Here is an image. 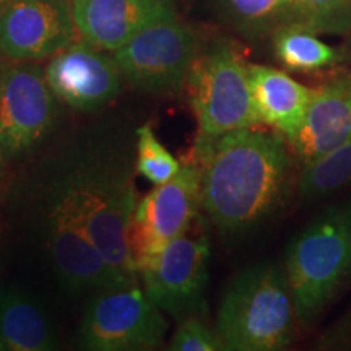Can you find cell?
<instances>
[{
	"instance_id": "cell-1",
	"label": "cell",
	"mask_w": 351,
	"mask_h": 351,
	"mask_svg": "<svg viewBox=\"0 0 351 351\" xmlns=\"http://www.w3.org/2000/svg\"><path fill=\"white\" fill-rule=\"evenodd\" d=\"M283 135L256 127L197 138L202 208L223 232H243L276 212L293 179V158Z\"/></svg>"
},
{
	"instance_id": "cell-2",
	"label": "cell",
	"mask_w": 351,
	"mask_h": 351,
	"mask_svg": "<svg viewBox=\"0 0 351 351\" xmlns=\"http://www.w3.org/2000/svg\"><path fill=\"white\" fill-rule=\"evenodd\" d=\"M296 320L285 267L267 262L231 280L219 301L215 330L228 351H280L293 341Z\"/></svg>"
},
{
	"instance_id": "cell-3",
	"label": "cell",
	"mask_w": 351,
	"mask_h": 351,
	"mask_svg": "<svg viewBox=\"0 0 351 351\" xmlns=\"http://www.w3.org/2000/svg\"><path fill=\"white\" fill-rule=\"evenodd\" d=\"M285 274L298 322L311 326L351 275V204L324 210L289 243Z\"/></svg>"
},
{
	"instance_id": "cell-4",
	"label": "cell",
	"mask_w": 351,
	"mask_h": 351,
	"mask_svg": "<svg viewBox=\"0 0 351 351\" xmlns=\"http://www.w3.org/2000/svg\"><path fill=\"white\" fill-rule=\"evenodd\" d=\"M72 197L91 239L114 270L129 278L138 274L132 262L129 226L137 195L124 163L88 156L57 176Z\"/></svg>"
},
{
	"instance_id": "cell-5",
	"label": "cell",
	"mask_w": 351,
	"mask_h": 351,
	"mask_svg": "<svg viewBox=\"0 0 351 351\" xmlns=\"http://www.w3.org/2000/svg\"><path fill=\"white\" fill-rule=\"evenodd\" d=\"M186 86L197 119V138L261 124L254 106L249 65L230 39L202 47Z\"/></svg>"
},
{
	"instance_id": "cell-6",
	"label": "cell",
	"mask_w": 351,
	"mask_h": 351,
	"mask_svg": "<svg viewBox=\"0 0 351 351\" xmlns=\"http://www.w3.org/2000/svg\"><path fill=\"white\" fill-rule=\"evenodd\" d=\"M165 313L137 282L96 291L86 304L78 337L90 351H147L163 343Z\"/></svg>"
},
{
	"instance_id": "cell-7",
	"label": "cell",
	"mask_w": 351,
	"mask_h": 351,
	"mask_svg": "<svg viewBox=\"0 0 351 351\" xmlns=\"http://www.w3.org/2000/svg\"><path fill=\"white\" fill-rule=\"evenodd\" d=\"M202 47L200 33L173 15L148 25L112 54L132 86L147 93L166 95L186 86Z\"/></svg>"
},
{
	"instance_id": "cell-8",
	"label": "cell",
	"mask_w": 351,
	"mask_h": 351,
	"mask_svg": "<svg viewBox=\"0 0 351 351\" xmlns=\"http://www.w3.org/2000/svg\"><path fill=\"white\" fill-rule=\"evenodd\" d=\"M46 243L56 274L70 291H101L137 282L109 265L57 178L46 197Z\"/></svg>"
},
{
	"instance_id": "cell-9",
	"label": "cell",
	"mask_w": 351,
	"mask_h": 351,
	"mask_svg": "<svg viewBox=\"0 0 351 351\" xmlns=\"http://www.w3.org/2000/svg\"><path fill=\"white\" fill-rule=\"evenodd\" d=\"M59 104L41 64L0 62V140L7 161L32 153L51 134Z\"/></svg>"
},
{
	"instance_id": "cell-10",
	"label": "cell",
	"mask_w": 351,
	"mask_h": 351,
	"mask_svg": "<svg viewBox=\"0 0 351 351\" xmlns=\"http://www.w3.org/2000/svg\"><path fill=\"white\" fill-rule=\"evenodd\" d=\"M200 208V168L192 158L184 161L173 179L137 200L129 226L130 256L137 274L148 258L191 230Z\"/></svg>"
},
{
	"instance_id": "cell-11",
	"label": "cell",
	"mask_w": 351,
	"mask_h": 351,
	"mask_svg": "<svg viewBox=\"0 0 351 351\" xmlns=\"http://www.w3.org/2000/svg\"><path fill=\"white\" fill-rule=\"evenodd\" d=\"M208 258V239L189 230L140 267L145 293L178 320L200 314L205 309Z\"/></svg>"
},
{
	"instance_id": "cell-12",
	"label": "cell",
	"mask_w": 351,
	"mask_h": 351,
	"mask_svg": "<svg viewBox=\"0 0 351 351\" xmlns=\"http://www.w3.org/2000/svg\"><path fill=\"white\" fill-rule=\"evenodd\" d=\"M72 0H8L0 7V56L41 62L75 43Z\"/></svg>"
},
{
	"instance_id": "cell-13",
	"label": "cell",
	"mask_w": 351,
	"mask_h": 351,
	"mask_svg": "<svg viewBox=\"0 0 351 351\" xmlns=\"http://www.w3.org/2000/svg\"><path fill=\"white\" fill-rule=\"evenodd\" d=\"M46 77L60 103L78 112H95L112 103L124 78L112 52L82 38L51 57Z\"/></svg>"
},
{
	"instance_id": "cell-14",
	"label": "cell",
	"mask_w": 351,
	"mask_h": 351,
	"mask_svg": "<svg viewBox=\"0 0 351 351\" xmlns=\"http://www.w3.org/2000/svg\"><path fill=\"white\" fill-rule=\"evenodd\" d=\"M78 36L116 52L158 20L178 15L174 0H72Z\"/></svg>"
},
{
	"instance_id": "cell-15",
	"label": "cell",
	"mask_w": 351,
	"mask_h": 351,
	"mask_svg": "<svg viewBox=\"0 0 351 351\" xmlns=\"http://www.w3.org/2000/svg\"><path fill=\"white\" fill-rule=\"evenodd\" d=\"M348 138H351V73H341L314 88L304 121L288 143L304 166Z\"/></svg>"
},
{
	"instance_id": "cell-16",
	"label": "cell",
	"mask_w": 351,
	"mask_h": 351,
	"mask_svg": "<svg viewBox=\"0 0 351 351\" xmlns=\"http://www.w3.org/2000/svg\"><path fill=\"white\" fill-rule=\"evenodd\" d=\"M249 78L261 124L289 142L304 121L314 88L301 85L287 72L258 64H249Z\"/></svg>"
},
{
	"instance_id": "cell-17",
	"label": "cell",
	"mask_w": 351,
	"mask_h": 351,
	"mask_svg": "<svg viewBox=\"0 0 351 351\" xmlns=\"http://www.w3.org/2000/svg\"><path fill=\"white\" fill-rule=\"evenodd\" d=\"M59 346L49 315L34 298L0 288V351H52Z\"/></svg>"
},
{
	"instance_id": "cell-18",
	"label": "cell",
	"mask_w": 351,
	"mask_h": 351,
	"mask_svg": "<svg viewBox=\"0 0 351 351\" xmlns=\"http://www.w3.org/2000/svg\"><path fill=\"white\" fill-rule=\"evenodd\" d=\"M274 49L285 67L295 72H315L339 64L341 54L315 32L300 25H283L274 32Z\"/></svg>"
},
{
	"instance_id": "cell-19",
	"label": "cell",
	"mask_w": 351,
	"mask_h": 351,
	"mask_svg": "<svg viewBox=\"0 0 351 351\" xmlns=\"http://www.w3.org/2000/svg\"><path fill=\"white\" fill-rule=\"evenodd\" d=\"M219 19L245 36L274 33L287 23V0H217Z\"/></svg>"
},
{
	"instance_id": "cell-20",
	"label": "cell",
	"mask_w": 351,
	"mask_h": 351,
	"mask_svg": "<svg viewBox=\"0 0 351 351\" xmlns=\"http://www.w3.org/2000/svg\"><path fill=\"white\" fill-rule=\"evenodd\" d=\"M351 184V138L302 166L298 191L306 199L326 197Z\"/></svg>"
},
{
	"instance_id": "cell-21",
	"label": "cell",
	"mask_w": 351,
	"mask_h": 351,
	"mask_svg": "<svg viewBox=\"0 0 351 351\" xmlns=\"http://www.w3.org/2000/svg\"><path fill=\"white\" fill-rule=\"evenodd\" d=\"M315 33L343 32L351 26V0H287V23Z\"/></svg>"
},
{
	"instance_id": "cell-22",
	"label": "cell",
	"mask_w": 351,
	"mask_h": 351,
	"mask_svg": "<svg viewBox=\"0 0 351 351\" xmlns=\"http://www.w3.org/2000/svg\"><path fill=\"white\" fill-rule=\"evenodd\" d=\"M182 163L158 140L152 125L137 129V161L135 169L153 186L168 182L179 173Z\"/></svg>"
},
{
	"instance_id": "cell-23",
	"label": "cell",
	"mask_w": 351,
	"mask_h": 351,
	"mask_svg": "<svg viewBox=\"0 0 351 351\" xmlns=\"http://www.w3.org/2000/svg\"><path fill=\"white\" fill-rule=\"evenodd\" d=\"M171 351H223L225 345L218 332L212 330L204 320L192 315L181 320L176 328L173 339L169 340Z\"/></svg>"
},
{
	"instance_id": "cell-24",
	"label": "cell",
	"mask_w": 351,
	"mask_h": 351,
	"mask_svg": "<svg viewBox=\"0 0 351 351\" xmlns=\"http://www.w3.org/2000/svg\"><path fill=\"white\" fill-rule=\"evenodd\" d=\"M5 173H7V160L2 150V140H0V192H2L3 182H5Z\"/></svg>"
},
{
	"instance_id": "cell-25",
	"label": "cell",
	"mask_w": 351,
	"mask_h": 351,
	"mask_svg": "<svg viewBox=\"0 0 351 351\" xmlns=\"http://www.w3.org/2000/svg\"><path fill=\"white\" fill-rule=\"evenodd\" d=\"M2 234H3V223H2V217H0V245H2Z\"/></svg>"
},
{
	"instance_id": "cell-26",
	"label": "cell",
	"mask_w": 351,
	"mask_h": 351,
	"mask_svg": "<svg viewBox=\"0 0 351 351\" xmlns=\"http://www.w3.org/2000/svg\"><path fill=\"white\" fill-rule=\"evenodd\" d=\"M7 2H8V0H0V7H2L3 3H7Z\"/></svg>"
}]
</instances>
